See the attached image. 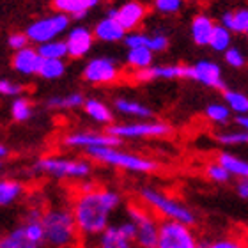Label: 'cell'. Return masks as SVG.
Returning <instances> with one entry per match:
<instances>
[{"instance_id": "26", "label": "cell", "mask_w": 248, "mask_h": 248, "mask_svg": "<svg viewBox=\"0 0 248 248\" xmlns=\"http://www.w3.org/2000/svg\"><path fill=\"white\" fill-rule=\"evenodd\" d=\"M222 25L231 32L248 34V9H238L234 13H225L222 16Z\"/></svg>"}, {"instance_id": "35", "label": "cell", "mask_w": 248, "mask_h": 248, "mask_svg": "<svg viewBox=\"0 0 248 248\" xmlns=\"http://www.w3.org/2000/svg\"><path fill=\"white\" fill-rule=\"evenodd\" d=\"M231 41H232V36H231V31L227 27L217 25L215 31H213L211 41H209V46L215 50V52H227L231 48Z\"/></svg>"}, {"instance_id": "7", "label": "cell", "mask_w": 248, "mask_h": 248, "mask_svg": "<svg viewBox=\"0 0 248 248\" xmlns=\"http://www.w3.org/2000/svg\"><path fill=\"white\" fill-rule=\"evenodd\" d=\"M107 131L121 140H140V139H161L167 137L172 129L167 123L153 119H135L129 123L110 124Z\"/></svg>"}, {"instance_id": "17", "label": "cell", "mask_w": 248, "mask_h": 248, "mask_svg": "<svg viewBox=\"0 0 248 248\" xmlns=\"http://www.w3.org/2000/svg\"><path fill=\"white\" fill-rule=\"evenodd\" d=\"M94 36L103 43H117L126 37V29L117 21V18L107 16L94 27Z\"/></svg>"}, {"instance_id": "48", "label": "cell", "mask_w": 248, "mask_h": 248, "mask_svg": "<svg viewBox=\"0 0 248 248\" xmlns=\"http://www.w3.org/2000/svg\"><path fill=\"white\" fill-rule=\"evenodd\" d=\"M7 155H9V149H7V147L2 144V145H0V156H2V158H5Z\"/></svg>"}, {"instance_id": "32", "label": "cell", "mask_w": 248, "mask_h": 248, "mask_svg": "<svg viewBox=\"0 0 248 248\" xmlns=\"http://www.w3.org/2000/svg\"><path fill=\"white\" fill-rule=\"evenodd\" d=\"M204 112H206L207 119L213 124H218V126H225L231 121V114H232V110L229 108L225 103H209Z\"/></svg>"}, {"instance_id": "2", "label": "cell", "mask_w": 248, "mask_h": 248, "mask_svg": "<svg viewBox=\"0 0 248 248\" xmlns=\"http://www.w3.org/2000/svg\"><path fill=\"white\" fill-rule=\"evenodd\" d=\"M43 227L46 248H69L77 243L80 236L73 209L66 206H52L45 209Z\"/></svg>"}, {"instance_id": "15", "label": "cell", "mask_w": 248, "mask_h": 248, "mask_svg": "<svg viewBox=\"0 0 248 248\" xmlns=\"http://www.w3.org/2000/svg\"><path fill=\"white\" fill-rule=\"evenodd\" d=\"M41 62L43 57L41 53L37 52V48L25 46L15 52L13 59H11V66L16 73L20 75H25V77H31V75H39V69H41Z\"/></svg>"}, {"instance_id": "25", "label": "cell", "mask_w": 248, "mask_h": 248, "mask_svg": "<svg viewBox=\"0 0 248 248\" xmlns=\"http://www.w3.org/2000/svg\"><path fill=\"white\" fill-rule=\"evenodd\" d=\"M85 98L80 93H69L64 96H52L46 101V107L50 110H77L83 107Z\"/></svg>"}, {"instance_id": "27", "label": "cell", "mask_w": 248, "mask_h": 248, "mask_svg": "<svg viewBox=\"0 0 248 248\" xmlns=\"http://www.w3.org/2000/svg\"><path fill=\"white\" fill-rule=\"evenodd\" d=\"M153 50H149L147 46H140V48H129L128 55H126V62H128L129 67H133L135 71L137 69H145L153 64Z\"/></svg>"}, {"instance_id": "24", "label": "cell", "mask_w": 248, "mask_h": 248, "mask_svg": "<svg viewBox=\"0 0 248 248\" xmlns=\"http://www.w3.org/2000/svg\"><path fill=\"white\" fill-rule=\"evenodd\" d=\"M23 185L16 179H2L0 181V206L7 207L11 204H15L16 201H20V197L23 195Z\"/></svg>"}, {"instance_id": "39", "label": "cell", "mask_w": 248, "mask_h": 248, "mask_svg": "<svg viewBox=\"0 0 248 248\" xmlns=\"http://www.w3.org/2000/svg\"><path fill=\"white\" fill-rule=\"evenodd\" d=\"M225 55V62H227L229 66L231 67H236V69H239V67H243L245 66V55L241 52H239L238 48H234V46H231L227 50V52L223 53Z\"/></svg>"}, {"instance_id": "12", "label": "cell", "mask_w": 248, "mask_h": 248, "mask_svg": "<svg viewBox=\"0 0 248 248\" xmlns=\"http://www.w3.org/2000/svg\"><path fill=\"white\" fill-rule=\"evenodd\" d=\"M176 80V78H190V66L181 64H165V66H149L145 69H137L133 73L135 82H151V80Z\"/></svg>"}, {"instance_id": "34", "label": "cell", "mask_w": 248, "mask_h": 248, "mask_svg": "<svg viewBox=\"0 0 248 248\" xmlns=\"http://www.w3.org/2000/svg\"><path fill=\"white\" fill-rule=\"evenodd\" d=\"M37 52L41 53L43 59H64L69 57L67 55V45L66 41H59V39H53V41L43 43L37 46Z\"/></svg>"}, {"instance_id": "13", "label": "cell", "mask_w": 248, "mask_h": 248, "mask_svg": "<svg viewBox=\"0 0 248 248\" xmlns=\"http://www.w3.org/2000/svg\"><path fill=\"white\" fill-rule=\"evenodd\" d=\"M190 78L199 82L201 85H204V87L225 91L222 69H220L217 62L213 61H199L197 64L190 66Z\"/></svg>"}, {"instance_id": "46", "label": "cell", "mask_w": 248, "mask_h": 248, "mask_svg": "<svg viewBox=\"0 0 248 248\" xmlns=\"http://www.w3.org/2000/svg\"><path fill=\"white\" fill-rule=\"evenodd\" d=\"M236 124H238L239 128L248 131V114L245 115H236Z\"/></svg>"}, {"instance_id": "33", "label": "cell", "mask_w": 248, "mask_h": 248, "mask_svg": "<svg viewBox=\"0 0 248 248\" xmlns=\"http://www.w3.org/2000/svg\"><path fill=\"white\" fill-rule=\"evenodd\" d=\"M53 5L57 11H61L64 15H69L71 18H77V20H82L89 11L82 4V0H53Z\"/></svg>"}, {"instance_id": "29", "label": "cell", "mask_w": 248, "mask_h": 248, "mask_svg": "<svg viewBox=\"0 0 248 248\" xmlns=\"http://www.w3.org/2000/svg\"><path fill=\"white\" fill-rule=\"evenodd\" d=\"M201 248H248V239L241 236H220L211 241H201Z\"/></svg>"}, {"instance_id": "47", "label": "cell", "mask_w": 248, "mask_h": 248, "mask_svg": "<svg viewBox=\"0 0 248 248\" xmlns=\"http://www.w3.org/2000/svg\"><path fill=\"white\" fill-rule=\"evenodd\" d=\"M99 0H82V4L87 7V9H91V7H94V5H98Z\"/></svg>"}, {"instance_id": "8", "label": "cell", "mask_w": 248, "mask_h": 248, "mask_svg": "<svg viewBox=\"0 0 248 248\" xmlns=\"http://www.w3.org/2000/svg\"><path fill=\"white\" fill-rule=\"evenodd\" d=\"M156 248H201V239L191 225L176 220H161Z\"/></svg>"}, {"instance_id": "11", "label": "cell", "mask_w": 248, "mask_h": 248, "mask_svg": "<svg viewBox=\"0 0 248 248\" xmlns=\"http://www.w3.org/2000/svg\"><path fill=\"white\" fill-rule=\"evenodd\" d=\"M121 77V69L115 61L108 57H96L85 64L83 67V78L85 82L93 85H108L115 83Z\"/></svg>"}, {"instance_id": "18", "label": "cell", "mask_w": 248, "mask_h": 248, "mask_svg": "<svg viewBox=\"0 0 248 248\" xmlns=\"http://www.w3.org/2000/svg\"><path fill=\"white\" fill-rule=\"evenodd\" d=\"M135 241L126 238L117 225H110L96 238V248H135Z\"/></svg>"}, {"instance_id": "16", "label": "cell", "mask_w": 248, "mask_h": 248, "mask_svg": "<svg viewBox=\"0 0 248 248\" xmlns=\"http://www.w3.org/2000/svg\"><path fill=\"white\" fill-rule=\"evenodd\" d=\"M145 16V7L137 0H129L124 2L117 9V21L126 29V31H135L140 25V21L144 20Z\"/></svg>"}, {"instance_id": "22", "label": "cell", "mask_w": 248, "mask_h": 248, "mask_svg": "<svg viewBox=\"0 0 248 248\" xmlns=\"http://www.w3.org/2000/svg\"><path fill=\"white\" fill-rule=\"evenodd\" d=\"M114 110L119 112L121 115L131 117V119H151V115H153V110H151L149 107H145V105L139 103V101L126 99V98L115 99Z\"/></svg>"}, {"instance_id": "31", "label": "cell", "mask_w": 248, "mask_h": 248, "mask_svg": "<svg viewBox=\"0 0 248 248\" xmlns=\"http://www.w3.org/2000/svg\"><path fill=\"white\" fill-rule=\"evenodd\" d=\"M66 73V64L64 59H43L39 77L45 80H57Z\"/></svg>"}, {"instance_id": "21", "label": "cell", "mask_w": 248, "mask_h": 248, "mask_svg": "<svg viewBox=\"0 0 248 248\" xmlns=\"http://www.w3.org/2000/svg\"><path fill=\"white\" fill-rule=\"evenodd\" d=\"M82 108H83V112L87 114V117H91L94 123L110 126L112 121H114V112H112V108H110L107 103L99 101V99H94V98L85 99V103H83Z\"/></svg>"}, {"instance_id": "20", "label": "cell", "mask_w": 248, "mask_h": 248, "mask_svg": "<svg viewBox=\"0 0 248 248\" xmlns=\"http://www.w3.org/2000/svg\"><path fill=\"white\" fill-rule=\"evenodd\" d=\"M215 23L209 16L206 15H197L191 21V39L195 45L199 46H209V41H211L213 31H215Z\"/></svg>"}, {"instance_id": "1", "label": "cell", "mask_w": 248, "mask_h": 248, "mask_svg": "<svg viewBox=\"0 0 248 248\" xmlns=\"http://www.w3.org/2000/svg\"><path fill=\"white\" fill-rule=\"evenodd\" d=\"M123 197L112 188H94L85 193H78L73 201V215L77 227L83 238H98L110 227L112 213L121 206Z\"/></svg>"}, {"instance_id": "4", "label": "cell", "mask_w": 248, "mask_h": 248, "mask_svg": "<svg viewBox=\"0 0 248 248\" xmlns=\"http://www.w3.org/2000/svg\"><path fill=\"white\" fill-rule=\"evenodd\" d=\"M85 153L91 160L114 169H121V170L135 172V174H149L158 170V163L155 160L144 158L129 151H123L119 147H93Z\"/></svg>"}, {"instance_id": "43", "label": "cell", "mask_w": 248, "mask_h": 248, "mask_svg": "<svg viewBox=\"0 0 248 248\" xmlns=\"http://www.w3.org/2000/svg\"><path fill=\"white\" fill-rule=\"evenodd\" d=\"M29 41H31L29 36L23 34V32H15V34H11V36L7 37V45H9V48L11 50H15V52L29 46Z\"/></svg>"}, {"instance_id": "40", "label": "cell", "mask_w": 248, "mask_h": 248, "mask_svg": "<svg viewBox=\"0 0 248 248\" xmlns=\"http://www.w3.org/2000/svg\"><path fill=\"white\" fill-rule=\"evenodd\" d=\"M183 0H155V7L163 15H172L181 9Z\"/></svg>"}, {"instance_id": "3", "label": "cell", "mask_w": 248, "mask_h": 248, "mask_svg": "<svg viewBox=\"0 0 248 248\" xmlns=\"http://www.w3.org/2000/svg\"><path fill=\"white\" fill-rule=\"evenodd\" d=\"M139 199L145 207H149L156 217L163 220H176V222L186 223V225H195L197 217L190 207L183 204L179 199L170 197L163 190L153 188V186H142L139 190Z\"/></svg>"}, {"instance_id": "41", "label": "cell", "mask_w": 248, "mask_h": 248, "mask_svg": "<svg viewBox=\"0 0 248 248\" xmlns=\"http://www.w3.org/2000/svg\"><path fill=\"white\" fill-rule=\"evenodd\" d=\"M169 46V39L163 34H151L147 36V48L153 52H163Z\"/></svg>"}, {"instance_id": "5", "label": "cell", "mask_w": 248, "mask_h": 248, "mask_svg": "<svg viewBox=\"0 0 248 248\" xmlns=\"http://www.w3.org/2000/svg\"><path fill=\"white\" fill-rule=\"evenodd\" d=\"M32 170L55 179H85L91 176L93 167L85 160L64 158V156H43L32 165Z\"/></svg>"}, {"instance_id": "44", "label": "cell", "mask_w": 248, "mask_h": 248, "mask_svg": "<svg viewBox=\"0 0 248 248\" xmlns=\"http://www.w3.org/2000/svg\"><path fill=\"white\" fill-rule=\"evenodd\" d=\"M117 227L121 229V232H123L126 238L135 241V238H137V227H135V223L131 222L129 218H126V220H123L121 223H117Z\"/></svg>"}, {"instance_id": "9", "label": "cell", "mask_w": 248, "mask_h": 248, "mask_svg": "<svg viewBox=\"0 0 248 248\" xmlns=\"http://www.w3.org/2000/svg\"><path fill=\"white\" fill-rule=\"evenodd\" d=\"M67 27H69V15L59 13V15L41 18V20H36L34 23H31V25L27 27L25 34L29 36V39L32 43L43 45V43L57 39Z\"/></svg>"}, {"instance_id": "42", "label": "cell", "mask_w": 248, "mask_h": 248, "mask_svg": "<svg viewBox=\"0 0 248 248\" xmlns=\"http://www.w3.org/2000/svg\"><path fill=\"white\" fill-rule=\"evenodd\" d=\"M124 45L129 48H140L147 46V34H140V32H129L126 34V37L123 39Z\"/></svg>"}, {"instance_id": "28", "label": "cell", "mask_w": 248, "mask_h": 248, "mask_svg": "<svg viewBox=\"0 0 248 248\" xmlns=\"http://www.w3.org/2000/svg\"><path fill=\"white\" fill-rule=\"evenodd\" d=\"M223 101L229 108L232 110L236 115H245L248 114V96L239 91H231L225 89L223 91Z\"/></svg>"}, {"instance_id": "36", "label": "cell", "mask_w": 248, "mask_h": 248, "mask_svg": "<svg viewBox=\"0 0 248 248\" xmlns=\"http://www.w3.org/2000/svg\"><path fill=\"white\" fill-rule=\"evenodd\" d=\"M206 176L207 179H211L213 183H220V185H225V183L231 181V177L232 174L225 169V167L220 163L218 160L215 161H209L206 165Z\"/></svg>"}, {"instance_id": "37", "label": "cell", "mask_w": 248, "mask_h": 248, "mask_svg": "<svg viewBox=\"0 0 248 248\" xmlns=\"http://www.w3.org/2000/svg\"><path fill=\"white\" fill-rule=\"evenodd\" d=\"M217 140L223 145H248V131H222L217 135Z\"/></svg>"}, {"instance_id": "6", "label": "cell", "mask_w": 248, "mask_h": 248, "mask_svg": "<svg viewBox=\"0 0 248 248\" xmlns=\"http://www.w3.org/2000/svg\"><path fill=\"white\" fill-rule=\"evenodd\" d=\"M126 218H129L137 227V238H135L137 248H156L161 222L155 213L149 207H145L142 202L129 204L126 209Z\"/></svg>"}, {"instance_id": "30", "label": "cell", "mask_w": 248, "mask_h": 248, "mask_svg": "<svg viewBox=\"0 0 248 248\" xmlns=\"http://www.w3.org/2000/svg\"><path fill=\"white\" fill-rule=\"evenodd\" d=\"M32 112H34V107L23 96L13 99V103L9 107V114L13 117V121H16V123H25V121H29L32 117Z\"/></svg>"}, {"instance_id": "14", "label": "cell", "mask_w": 248, "mask_h": 248, "mask_svg": "<svg viewBox=\"0 0 248 248\" xmlns=\"http://www.w3.org/2000/svg\"><path fill=\"white\" fill-rule=\"evenodd\" d=\"M94 32H91L87 27H75L69 31L66 37L67 45V55L71 59H82L85 57L91 48H93L94 41Z\"/></svg>"}, {"instance_id": "10", "label": "cell", "mask_w": 248, "mask_h": 248, "mask_svg": "<svg viewBox=\"0 0 248 248\" xmlns=\"http://www.w3.org/2000/svg\"><path fill=\"white\" fill-rule=\"evenodd\" d=\"M62 144L69 149H93V147H119L121 139L108 131H71L62 137Z\"/></svg>"}, {"instance_id": "23", "label": "cell", "mask_w": 248, "mask_h": 248, "mask_svg": "<svg viewBox=\"0 0 248 248\" xmlns=\"http://www.w3.org/2000/svg\"><path fill=\"white\" fill-rule=\"evenodd\" d=\"M225 169H227L232 176L239 177V179H248V161L239 158V156L232 155V153H220L217 158Z\"/></svg>"}, {"instance_id": "45", "label": "cell", "mask_w": 248, "mask_h": 248, "mask_svg": "<svg viewBox=\"0 0 248 248\" xmlns=\"http://www.w3.org/2000/svg\"><path fill=\"white\" fill-rule=\"evenodd\" d=\"M236 193H238L241 199H247L248 201V179H239L236 183Z\"/></svg>"}, {"instance_id": "19", "label": "cell", "mask_w": 248, "mask_h": 248, "mask_svg": "<svg viewBox=\"0 0 248 248\" xmlns=\"http://www.w3.org/2000/svg\"><path fill=\"white\" fill-rule=\"evenodd\" d=\"M0 248H43V245L36 243L34 239L27 234L23 225L11 229L0 239Z\"/></svg>"}, {"instance_id": "38", "label": "cell", "mask_w": 248, "mask_h": 248, "mask_svg": "<svg viewBox=\"0 0 248 248\" xmlns=\"http://www.w3.org/2000/svg\"><path fill=\"white\" fill-rule=\"evenodd\" d=\"M0 94L7 96V98H20L23 94V85L13 82V80H7V78H2L0 80Z\"/></svg>"}]
</instances>
